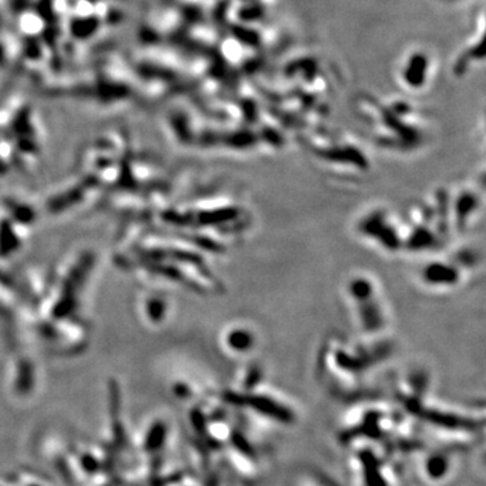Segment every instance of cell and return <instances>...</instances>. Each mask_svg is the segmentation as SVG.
<instances>
[{
    "label": "cell",
    "mask_w": 486,
    "mask_h": 486,
    "mask_svg": "<svg viewBox=\"0 0 486 486\" xmlns=\"http://www.w3.org/2000/svg\"><path fill=\"white\" fill-rule=\"evenodd\" d=\"M404 252L414 254L441 253L454 235L448 191L435 189L409 204L400 214Z\"/></svg>",
    "instance_id": "cell-1"
},
{
    "label": "cell",
    "mask_w": 486,
    "mask_h": 486,
    "mask_svg": "<svg viewBox=\"0 0 486 486\" xmlns=\"http://www.w3.org/2000/svg\"><path fill=\"white\" fill-rule=\"evenodd\" d=\"M347 312L361 331L380 334L390 323V307L380 281L366 272L351 273L342 286Z\"/></svg>",
    "instance_id": "cell-2"
},
{
    "label": "cell",
    "mask_w": 486,
    "mask_h": 486,
    "mask_svg": "<svg viewBox=\"0 0 486 486\" xmlns=\"http://www.w3.org/2000/svg\"><path fill=\"white\" fill-rule=\"evenodd\" d=\"M482 256L474 247H460L451 253L434 254L419 271L420 284L434 292L457 289L477 271Z\"/></svg>",
    "instance_id": "cell-3"
},
{
    "label": "cell",
    "mask_w": 486,
    "mask_h": 486,
    "mask_svg": "<svg viewBox=\"0 0 486 486\" xmlns=\"http://www.w3.org/2000/svg\"><path fill=\"white\" fill-rule=\"evenodd\" d=\"M357 237L377 252L393 256L404 252V229L400 214L388 207L365 211L356 222Z\"/></svg>",
    "instance_id": "cell-4"
},
{
    "label": "cell",
    "mask_w": 486,
    "mask_h": 486,
    "mask_svg": "<svg viewBox=\"0 0 486 486\" xmlns=\"http://www.w3.org/2000/svg\"><path fill=\"white\" fill-rule=\"evenodd\" d=\"M448 204L454 234L466 232L484 211V188L478 189L477 183H468L457 191H448Z\"/></svg>",
    "instance_id": "cell-5"
},
{
    "label": "cell",
    "mask_w": 486,
    "mask_h": 486,
    "mask_svg": "<svg viewBox=\"0 0 486 486\" xmlns=\"http://www.w3.org/2000/svg\"><path fill=\"white\" fill-rule=\"evenodd\" d=\"M254 334L249 327H244L242 324H238L237 327L231 329L227 335V342L230 347L238 353L247 351L254 344Z\"/></svg>",
    "instance_id": "cell-6"
},
{
    "label": "cell",
    "mask_w": 486,
    "mask_h": 486,
    "mask_svg": "<svg viewBox=\"0 0 486 486\" xmlns=\"http://www.w3.org/2000/svg\"><path fill=\"white\" fill-rule=\"evenodd\" d=\"M429 473L434 475V477H438L439 474H442L446 469V462L442 460V459H438V458H434L429 465Z\"/></svg>",
    "instance_id": "cell-7"
}]
</instances>
